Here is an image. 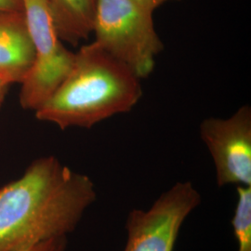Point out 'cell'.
Wrapping results in <instances>:
<instances>
[{
    "label": "cell",
    "instance_id": "obj_3",
    "mask_svg": "<svg viewBox=\"0 0 251 251\" xmlns=\"http://www.w3.org/2000/svg\"><path fill=\"white\" fill-rule=\"evenodd\" d=\"M152 12L133 0H97L92 33L104 51L144 79L152 74L164 50Z\"/></svg>",
    "mask_w": 251,
    "mask_h": 251
},
{
    "label": "cell",
    "instance_id": "obj_1",
    "mask_svg": "<svg viewBox=\"0 0 251 251\" xmlns=\"http://www.w3.org/2000/svg\"><path fill=\"white\" fill-rule=\"evenodd\" d=\"M97 199L89 176L53 155L32 162L0 188V251H22L73 233Z\"/></svg>",
    "mask_w": 251,
    "mask_h": 251
},
{
    "label": "cell",
    "instance_id": "obj_6",
    "mask_svg": "<svg viewBox=\"0 0 251 251\" xmlns=\"http://www.w3.org/2000/svg\"><path fill=\"white\" fill-rule=\"evenodd\" d=\"M199 133L214 163L217 185L251 186V106L226 118L204 119Z\"/></svg>",
    "mask_w": 251,
    "mask_h": 251
},
{
    "label": "cell",
    "instance_id": "obj_5",
    "mask_svg": "<svg viewBox=\"0 0 251 251\" xmlns=\"http://www.w3.org/2000/svg\"><path fill=\"white\" fill-rule=\"evenodd\" d=\"M201 202V195L191 181H179L147 209L130 210L123 251H174L182 225Z\"/></svg>",
    "mask_w": 251,
    "mask_h": 251
},
{
    "label": "cell",
    "instance_id": "obj_9",
    "mask_svg": "<svg viewBox=\"0 0 251 251\" xmlns=\"http://www.w3.org/2000/svg\"><path fill=\"white\" fill-rule=\"evenodd\" d=\"M237 201L232 226L237 251H251V186H236Z\"/></svg>",
    "mask_w": 251,
    "mask_h": 251
},
{
    "label": "cell",
    "instance_id": "obj_11",
    "mask_svg": "<svg viewBox=\"0 0 251 251\" xmlns=\"http://www.w3.org/2000/svg\"><path fill=\"white\" fill-rule=\"evenodd\" d=\"M137 4L142 6L144 9H148L151 12H154V10L163 6L164 4L171 2V1H179V0H133Z\"/></svg>",
    "mask_w": 251,
    "mask_h": 251
},
{
    "label": "cell",
    "instance_id": "obj_13",
    "mask_svg": "<svg viewBox=\"0 0 251 251\" xmlns=\"http://www.w3.org/2000/svg\"><path fill=\"white\" fill-rule=\"evenodd\" d=\"M10 85L12 84L8 79L0 75V107L4 102V100L6 98Z\"/></svg>",
    "mask_w": 251,
    "mask_h": 251
},
{
    "label": "cell",
    "instance_id": "obj_12",
    "mask_svg": "<svg viewBox=\"0 0 251 251\" xmlns=\"http://www.w3.org/2000/svg\"><path fill=\"white\" fill-rule=\"evenodd\" d=\"M23 0H0V10L24 11Z\"/></svg>",
    "mask_w": 251,
    "mask_h": 251
},
{
    "label": "cell",
    "instance_id": "obj_7",
    "mask_svg": "<svg viewBox=\"0 0 251 251\" xmlns=\"http://www.w3.org/2000/svg\"><path fill=\"white\" fill-rule=\"evenodd\" d=\"M33 60L34 47L24 11L0 10V75L11 84H21Z\"/></svg>",
    "mask_w": 251,
    "mask_h": 251
},
{
    "label": "cell",
    "instance_id": "obj_8",
    "mask_svg": "<svg viewBox=\"0 0 251 251\" xmlns=\"http://www.w3.org/2000/svg\"><path fill=\"white\" fill-rule=\"evenodd\" d=\"M97 0H48L54 25L63 43L77 46L92 33Z\"/></svg>",
    "mask_w": 251,
    "mask_h": 251
},
{
    "label": "cell",
    "instance_id": "obj_10",
    "mask_svg": "<svg viewBox=\"0 0 251 251\" xmlns=\"http://www.w3.org/2000/svg\"><path fill=\"white\" fill-rule=\"evenodd\" d=\"M22 251H67V237H57Z\"/></svg>",
    "mask_w": 251,
    "mask_h": 251
},
{
    "label": "cell",
    "instance_id": "obj_2",
    "mask_svg": "<svg viewBox=\"0 0 251 251\" xmlns=\"http://www.w3.org/2000/svg\"><path fill=\"white\" fill-rule=\"evenodd\" d=\"M141 80L92 41L75 52L71 71L35 112L36 118L61 129L90 128L131 111L143 96Z\"/></svg>",
    "mask_w": 251,
    "mask_h": 251
},
{
    "label": "cell",
    "instance_id": "obj_4",
    "mask_svg": "<svg viewBox=\"0 0 251 251\" xmlns=\"http://www.w3.org/2000/svg\"><path fill=\"white\" fill-rule=\"evenodd\" d=\"M24 13L34 47L31 68L21 83L20 103L36 112L71 71L75 52L58 35L48 0H23Z\"/></svg>",
    "mask_w": 251,
    "mask_h": 251
}]
</instances>
